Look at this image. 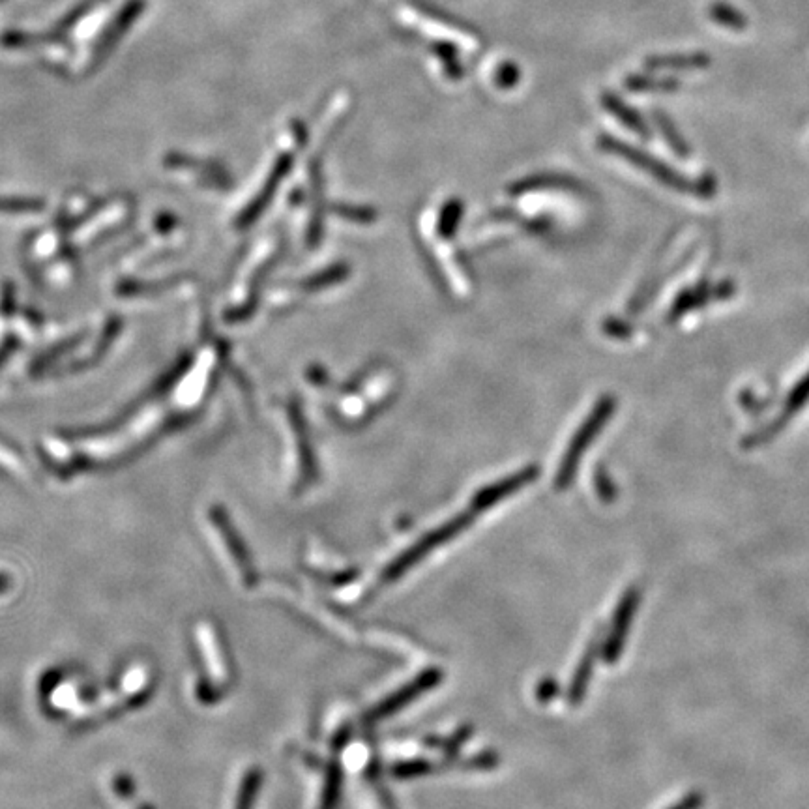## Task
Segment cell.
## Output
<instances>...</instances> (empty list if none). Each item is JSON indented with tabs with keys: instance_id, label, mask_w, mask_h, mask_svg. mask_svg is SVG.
Masks as SVG:
<instances>
[{
	"instance_id": "6da1fadb",
	"label": "cell",
	"mask_w": 809,
	"mask_h": 809,
	"mask_svg": "<svg viewBox=\"0 0 809 809\" xmlns=\"http://www.w3.org/2000/svg\"><path fill=\"white\" fill-rule=\"evenodd\" d=\"M193 639L201 673V677L195 680L193 692L199 703L214 705L235 684V669L227 643L221 637L220 628L210 620L197 622L193 628Z\"/></svg>"
},
{
	"instance_id": "7a4b0ae2",
	"label": "cell",
	"mask_w": 809,
	"mask_h": 809,
	"mask_svg": "<svg viewBox=\"0 0 809 809\" xmlns=\"http://www.w3.org/2000/svg\"><path fill=\"white\" fill-rule=\"evenodd\" d=\"M598 147L602 148L607 154H615L618 158L632 163L633 167L645 171L647 175L656 178L658 182H662L663 186L677 190L682 193H692L697 197H712L716 192V184L710 178H688L680 175L675 169L667 167V163L656 160L654 156H650L647 152L639 150V148L632 147L620 139H615L611 135H602L598 139Z\"/></svg>"
},
{
	"instance_id": "3957f363",
	"label": "cell",
	"mask_w": 809,
	"mask_h": 809,
	"mask_svg": "<svg viewBox=\"0 0 809 809\" xmlns=\"http://www.w3.org/2000/svg\"><path fill=\"white\" fill-rule=\"evenodd\" d=\"M206 527L212 532L216 551L220 553L223 564L227 566L229 574L242 589L250 590L257 583V574L251 562L250 553L242 538H238L235 527L227 519V515L218 508H212L206 514Z\"/></svg>"
},
{
	"instance_id": "277c9868",
	"label": "cell",
	"mask_w": 809,
	"mask_h": 809,
	"mask_svg": "<svg viewBox=\"0 0 809 809\" xmlns=\"http://www.w3.org/2000/svg\"><path fill=\"white\" fill-rule=\"evenodd\" d=\"M615 409H617L615 399L605 396L596 403V407L590 412L585 424L577 429V433H575V437L570 442L566 454L562 457V463H560L559 474H557V487L559 489H564V487L572 484L581 457L587 452V448L592 444V441L596 439V435L604 429L607 420L611 418V414L615 412Z\"/></svg>"
},
{
	"instance_id": "5b68a950",
	"label": "cell",
	"mask_w": 809,
	"mask_h": 809,
	"mask_svg": "<svg viewBox=\"0 0 809 809\" xmlns=\"http://www.w3.org/2000/svg\"><path fill=\"white\" fill-rule=\"evenodd\" d=\"M472 517L469 514H461L457 515L454 521H450V523H446L444 527L441 529L435 530V532H431V534H427L424 540H420V544L414 545L411 551H407V555L405 557H401V559L396 560L386 572H384L383 579H381V587L384 585H388L390 581H394L396 577L403 574L409 566H412L414 562L418 559H422L426 553H429L431 549H435V547H439V545L444 544V542H448L452 536H456L459 534L461 530L467 529L469 525H471Z\"/></svg>"
},
{
	"instance_id": "8992f818",
	"label": "cell",
	"mask_w": 809,
	"mask_h": 809,
	"mask_svg": "<svg viewBox=\"0 0 809 809\" xmlns=\"http://www.w3.org/2000/svg\"><path fill=\"white\" fill-rule=\"evenodd\" d=\"M538 472H540L538 471V467H529V469H523V471L517 472V474L510 476V478H504L499 484H491V486H487L486 489L478 491L476 497H474V501H472V510L482 512V510H487L489 506L501 502L502 499L510 497L512 493L519 491L521 487L532 484V482L536 480Z\"/></svg>"
},
{
	"instance_id": "52a82bcc",
	"label": "cell",
	"mask_w": 809,
	"mask_h": 809,
	"mask_svg": "<svg viewBox=\"0 0 809 809\" xmlns=\"http://www.w3.org/2000/svg\"><path fill=\"white\" fill-rule=\"evenodd\" d=\"M411 6L418 14L424 15V17L435 21V23H439L441 27L456 30L459 34L469 36V38H474V40H480V38H482L480 30L476 29V27H472L471 23H467L465 19H461V17H457V15L446 12L444 8L437 6V4H431V2H427V0H411Z\"/></svg>"
},
{
	"instance_id": "ba28073f",
	"label": "cell",
	"mask_w": 809,
	"mask_h": 809,
	"mask_svg": "<svg viewBox=\"0 0 809 809\" xmlns=\"http://www.w3.org/2000/svg\"><path fill=\"white\" fill-rule=\"evenodd\" d=\"M602 105H604V109L607 113H611V115L617 118V120H620L626 128H630L633 133H637V135L643 137V139L650 137L647 122L643 120V117H641L635 109H632L620 96H617L615 92H604V94H602Z\"/></svg>"
},
{
	"instance_id": "9c48e42d",
	"label": "cell",
	"mask_w": 809,
	"mask_h": 809,
	"mask_svg": "<svg viewBox=\"0 0 809 809\" xmlns=\"http://www.w3.org/2000/svg\"><path fill=\"white\" fill-rule=\"evenodd\" d=\"M809 399V373L800 381V383L796 384L795 388H793V392H791V396L787 399V403H785V411L783 414H780L778 418H776V422H772L770 426L765 427L763 431H759L751 442H763L768 439V437H772L774 433H778L781 427L785 426V422L789 420V416H793L796 412L800 411L804 405H806V401Z\"/></svg>"
},
{
	"instance_id": "30bf717a",
	"label": "cell",
	"mask_w": 809,
	"mask_h": 809,
	"mask_svg": "<svg viewBox=\"0 0 809 809\" xmlns=\"http://www.w3.org/2000/svg\"><path fill=\"white\" fill-rule=\"evenodd\" d=\"M733 291H735L733 285H720V287H716V289H712V287H697V289H692V291H686V293H682V295L678 296L675 306H673L671 313H669V317H671V319H678V317L684 315L686 311L699 308V306L707 304L708 300H712V298H725V296L733 295Z\"/></svg>"
},
{
	"instance_id": "8fae6325",
	"label": "cell",
	"mask_w": 809,
	"mask_h": 809,
	"mask_svg": "<svg viewBox=\"0 0 809 809\" xmlns=\"http://www.w3.org/2000/svg\"><path fill=\"white\" fill-rule=\"evenodd\" d=\"M581 190V186L575 182V178L564 177V175H536V177L523 178L510 186V192L514 195H523L536 190Z\"/></svg>"
},
{
	"instance_id": "7c38bea8",
	"label": "cell",
	"mask_w": 809,
	"mask_h": 809,
	"mask_svg": "<svg viewBox=\"0 0 809 809\" xmlns=\"http://www.w3.org/2000/svg\"><path fill=\"white\" fill-rule=\"evenodd\" d=\"M648 70H703L708 66V57L703 53H680V55H660L645 60Z\"/></svg>"
},
{
	"instance_id": "4fadbf2b",
	"label": "cell",
	"mask_w": 809,
	"mask_h": 809,
	"mask_svg": "<svg viewBox=\"0 0 809 809\" xmlns=\"http://www.w3.org/2000/svg\"><path fill=\"white\" fill-rule=\"evenodd\" d=\"M261 781H263V774H261V770L257 766H251L248 770H244L240 780L236 783L235 793H233L235 798H233L231 809L253 808V802L259 795Z\"/></svg>"
},
{
	"instance_id": "5bb4252c",
	"label": "cell",
	"mask_w": 809,
	"mask_h": 809,
	"mask_svg": "<svg viewBox=\"0 0 809 809\" xmlns=\"http://www.w3.org/2000/svg\"><path fill=\"white\" fill-rule=\"evenodd\" d=\"M624 87L630 92H635V94H643V92H675L678 89V81L673 77L635 74L626 77Z\"/></svg>"
},
{
	"instance_id": "9a60e30c",
	"label": "cell",
	"mask_w": 809,
	"mask_h": 809,
	"mask_svg": "<svg viewBox=\"0 0 809 809\" xmlns=\"http://www.w3.org/2000/svg\"><path fill=\"white\" fill-rule=\"evenodd\" d=\"M431 53L441 60L442 70L450 81H459L463 77L465 68L459 60L456 45L450 44V42H435V44H431Z\"/></svg>"
},
{
	"instance_id": "2e32d148",
	"label": "cell",
	"mask_w": 809,
	"mask_h": 809,
	"mask_svg": "<svg viewBox=\"0 0 809 809\" xmlns=\"http://www.w3.org/2000/svg\"><path fill=\"white\" fill-rule=\"evenodd\" d=\"M654 120H656V124H658V128H660V132L663 133L665 141L669 143V147L673 148L678 156L686 158V156L690 154V150H688V145L684 143V139L680 137V133L677 132L675 124L671 122V118L656 111V113H654Z\"/></svg>"
},
{
	"instance_id": "e0dca14e",
	"label": "cell",
	"mask_w": 809,
	"mask_h": 809,
	"mask_svg": "<svg viewBox=\"0 0 809 809\" xmlns=\"http://www.w3.org/2000/svg\"><path fill=\"white\" fill-rule=\"evenodd\" d=\"M463 216V205L459 201H450L442 208L441 216H439V235L442 238H452L456 235L457 225Z\"/></svg>"
},
{
	"instance_id": "ac0fdd59",
	"label": "cell",
	"mask_w": 809,
	"mask_h": 809,
	"mask_svg": "<svg viewBox=\"0 0 809 809\" xmlns=\"http://www.w3.org/2000/svg\"><path fill=\"white\" fill-rule=\"evenodd\" d=\"M710 17L721 25V27H727V29L733 30H740L746 27V19L742 17V14H738L733 6H729V4H714L712 8H710Z\"/></svg>"
},
{
	"instance_id": "d6986e66",
	"label": "cell",
	"mask_w": 809,
	"mask_h": 809,
	"mask_svg": "<svg viewBox=\"0 0 809 809\" xmlns=\"http://www.w3.org/2000/svg\"><path fill=\"white\" fill-rule=\"evenodd\" d=\"M349 276V268L347 266H336V268H330V270H326L323 274H319V276H313L311 280L306 281V289H321V287H328V285H332V283H338V281L345 280Z\"/></svg>"
},
{
	"instance_id": "ffe728a7",
	"label": "cell",
	"mask_w": 809,
	"mask_h": 809,
	"mask_svg": "<svg viewBox=\"0 0 809 809\" xmlns=\"http://www.w3.org/2000/svg\"><path fill=\"white\" fill-rule=\"evenodd\" d=\"M521 79V72L514 62H504L495 72V83L501 89H514Z\"/></svg>"
},
{
	"instance_id": "44dd1931",
	"label": "cell",
	"mask_w": 809,
	"mask_h": 809,
	"mask_svg": "<svg viewBox=\"0 0 809 809\" xmlns=\"http://www.w3.org/2000/svg\"><path fill=\"white\" fill-rule=\"evenodd\" d=\"M339 216L347 218V220L354 221V223H371L377 220V212L371 208H362V206H338Z\"/></svg>"
},
{
	"instance_id": "7402d4cb",
	"label": "cell",
	"mask_w": 809,
	"mask_h": 809,
	"mask_svg": "<svg viewBox=\"0 0 809 809\" xmlns=\"http://www.w3.org/2000/svg\"><path fill=\"white\" fill-rule=\"evenodd\" d=\"M604 330L609 336H613V338H628V336H630V328L622 323V321H618V319L605 321Z\"/></svg>"
}]
</instances>
